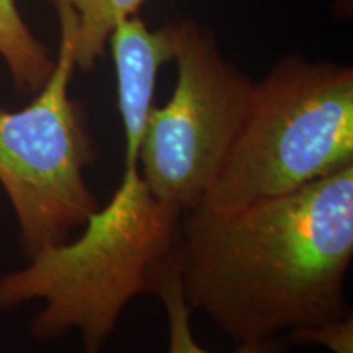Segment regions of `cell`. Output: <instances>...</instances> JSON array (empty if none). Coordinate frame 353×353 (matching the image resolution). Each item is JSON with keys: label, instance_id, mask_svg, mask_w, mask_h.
<instances>
[{"label": "cell", "instance_id": "cell-7", "mask_svg": "<svg viewBox=\"0 0 353 353\" xmlns=\"http://www.w3.org/2000/svg\"><path fill=\"white\" fill-rule=\"evenodd\" d=\"M0 56L13 82L25 94L41 90L54 68V59L21 19L15 0H0Z\"/></svg>", "mask_w": 353, "mask_h": 353}, {"label": "cell", "instance_id": "cell-9", "mask_svg": "<svg viewBox=\"0 0 353 353\" xmlns=\"http://www.w3.org/2000/svg\"><path fill=\"white\" fill-rule=\"evenodd\" d=\"M154 294L164 304L169 319V353H213L198 345L193 337L192 317H190L192 309L183 294L179 259L164 273ZM288 345V337H273L267 341L239 343V347L231 353H285Z\"/></svg>", "mask_w": 353, "mask_h": 353}, {"label": "cell", "instance_id": "cell-2", "mask_svg": "<svg viewBox=\"0 0 353 353\" xmlns=\"http://www.w3.org/2000/svg\"><path fill=\"white\" fill-rule=\"evenodd\" d=\"M183 214L149 192L139 169H125L81 237L44 247L21 270L0 278V311L43 299L32 322L34 337L46 341L77 329L82 353H100L126 304L156 293L176 262Z\"/></svg>", "mask_w": 353, "mask_h": 353}, {"label": "cell", "instance_id": "cell-4", "mask_svg": "<svg viewBox=\"0 0 353 353\" xmlns=\"http://www.w3.org/2000/svg\"><path fill=\"white\" fill-rule=\"evenodd\" d=\"M50 2L61 28L52 72L32 103L19 112L0 110V183L28 257L68 241L99 208L83 175L99 154L82 105L69 95L77 69L76 12L69 0Z\"/></svg>", "mask_w": 353, "mask_h": 353}, {"label": "cell", "instance_id": "cell-1", "mask_svg": "<svg viewBox=\"0 0 353 353\" xmlns=\"http://www.w3.org/2000/svg\"><path fill=\"white\" fill-rule=\"evenodd\" d=\"M352 257L353 165L239 210L198 206L180 224L185 299L237 343L347 317Z\"/></svg>", "mask_w": 353, "mask_h": 353}, {"label": "cell", "instance_id": "cell-5", "mask_svg": "<svg viewBox=\"0 0 353 353\" xmlns=\"http://www.w3.org/2000/svg\"><path fill=\"white\" fill-rule=\"evenodd\" d=\"M174 32L176 83L170 100L149 114L139 172L157 200L188 213L208 195L254 82L221 54L206 26L182 20Z\"/></svg>", "mask_w": 353, "mask_h": 353}, {"label": "cell", "instance_id": "cell-8", "mask_svg": "<svg viewBox=\"0 0 353 353\" xmlns=\"http://www.w3.org/2000/svg\"><path fill=\"white\" fill-rule=\"evenodd\" d=\"M145 0H69L76 12V65L90 72L103 57L114 26L138 15Z\"/></svg>", "mask_w": 353, "mask_h": 353}, {"label": "cell", "instance_id": "cell-3", "mask_svg": "<svg viewBox=\"0 0 353 353\" xmlns=\"http://www.w3.org/2000/svg\"><path fill=\"white\" fill-rule=\"evenodd\" d=\"M353 165V69L291 54L254 82L231 148L200 206L239 210Z\"/></svg>", "mask_w": 353, "mask_h": 353}, {"label": "cell", "instance_id": "cell-6", "mask_svg": "<svg viewBox=\"0 0 353 353\" xmlns=\"http://www.w3.org/2000/svg\"><path fill=\"white\" fill-rule=\"evenodd\" d=\"M118 82V108L125 130V169H139V149L154 108L161 65L174 59V23L151 30L139 15L128 17L108 38Z\"/></svg>", "mask_w": 353, "mask_h": 353}, {"label": "cell", "instance_id": "cell-10", "mask_svg": "<svg viewBox=\"0 0 353 353\" xmlns=\"http://www.w3.org/2000/svg\"><path fill=\"white\" fill-rule=\"evenodd\" d=\"M290 343H317L334 353H353V319L348 314L343 319L312 325L290 332Z\"/></svg>", "mask_w": 353, "mask_h": 353}]
</instances>
